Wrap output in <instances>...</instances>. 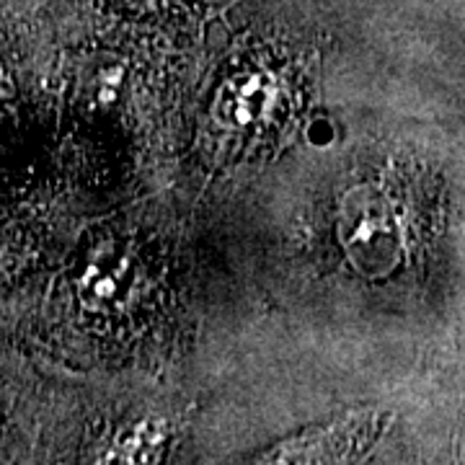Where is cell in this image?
<instances>
[{
	"label": "cell",
	"instance_id": "6da1fadb",
	"mask_svg": "<svg viewBox=\"0 0 465 465\" xmlns=\"http://www.w3.org/2000/svg\"><path fill=\"white\" fill-rule=\"evenodd\" d=\"M308 140L318 148H326V145L333 143V127L329 122H313L311 130H308Z\"/></svg>",
	"mask_w": 465,
	"mask_h": 465
},
{
	"label": "cell",
	"instance_id": "7a4b0ae2",
	"mask_svg": "<svg viewBox=\"0 0 465 465\" xmlns=\"http://www.w3.org/2000/svg\"><path fill=\"white\" fill-rule=\"evenodd\" d=\"M116 290V282L112 277H101L99 282H94V295H99V298H112Z\"/></svg>",
	"mask_w": 465,
	"mask_h": 465
}]
</instances>
